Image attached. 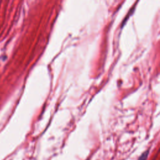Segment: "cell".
Instances as JSON below:
<instances>
[{
  "instance_id": "1",
  "label": "cell",
  "mask_w": 160,
  "mask_h": 160,
  "mask_svg": "<svg viewBox=\"0 0 160 160\" xmlns=\"http://www.w3.org/2000/svg\"><path fill=\"white\" fill-rule=\"evenodd\" d=\"M148 151H146V152H144L141 156V157H139V159L138 160H146L147 157H148Z\"/></svg>"
}]
</instances>
